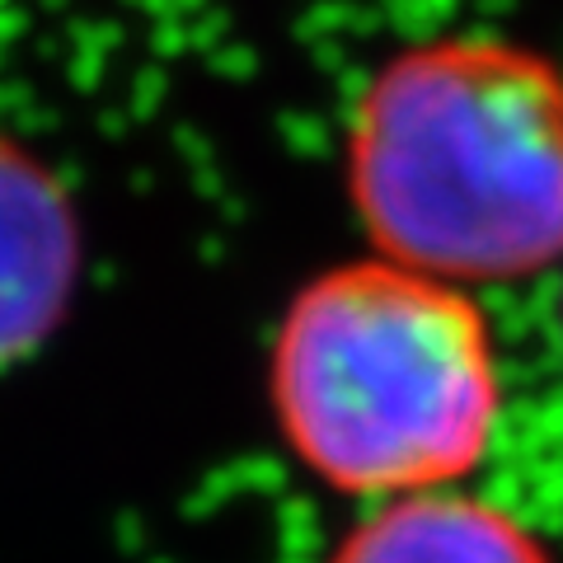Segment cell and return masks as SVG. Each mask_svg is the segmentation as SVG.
<instances>
[{
    "instance_id": "1",
    "label": "cell",
    "mask_w": 563,
    "mask_h": 563,
    "mask_svg": "<svg viewBox=\"0 0 563 563\" xmlns=\"http://www.w3.org/2000/svg\"><path fill=\"white\" fill-rule=\"evenodd\" d=\"M347 192L376 254L479 287L563 263V66L488 33L404 47L362 85Z\"/></svg>"
},
{
    "instance_id": "2",
    "label": "cell",
    "mask_w": 563,
    "mask_h": 563,
    "mask_svg": "<svg viewBox=\"0 0 563 563\" xmlns=\"http://www.w3.org/2000/svg\"><path fill=\"white\" fill-rule=\"evenodd\" d=\"M268 395L320 484L372 503L442 493L484 465L498 432V343L465 287L376 254L296 291Z\"/></svg>"
},
{
    "instance_id": "3",
    "label": "cell",
    "mask_w": 563,
    "mask_h": 563,
    "mask_svg": "<svg viewBox=\"0 0 563 563\" xmlns=\"http://www.w3.org/2000/svg\"><path fill=\"white\" fill-rule=\"evenodd\" d=\"M80 225L66 188L0 141V366L29 357L76 296Z\"/></svg>"
},
{
    "instance_id": "4",
    "label": "cell",
    "mask_w": 563,
    "mask_h": 563,
    "mask_svg": "<svg viewBox=\"0 0 563 563\" xmlns=\"http://www.w3.org/2000/svg\"><path fill=\"white\" fill-rule=\"evenodd\" d=\"M329 563H554L544 540L498 503L442 488L376 503Z\"/></svg>"
}]
</instances>
